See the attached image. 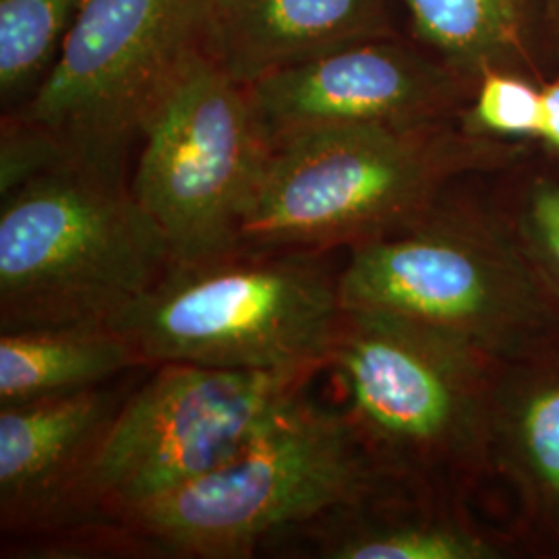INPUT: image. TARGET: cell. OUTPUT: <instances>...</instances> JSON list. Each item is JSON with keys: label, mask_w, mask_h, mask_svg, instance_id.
Returning a JSON list of instances; mask_svg holds the SVG:
<instances>
[{"label": "cell", "mask_w": 559, "mask_h": 559, "mask_svg": "<svg viewBox=\"0 0 559 559\" xmlns=\"http://www.w3.org/2000/svg\"><path fill=\"white\" fill-rule=\"evenodd\" d=\"M512 143L459 119L427 124H328L272 141L240 224V251L323 253L423 221L468 175L519 158Z\"/></svg>", "instance_id": "obj_1"}, {"label": "cell", "mask_w": 559, "mask_h": 559, "mask_svg": "<svg viewBox=\"0 0 559 559\" xmlns=\"http://www.w3.org/2000/svg\"><path fill=\"white\" fill-rule=\"evenodd\" d=\"M170 265L115 170L64 164L0 203V332L115 328Z\"/></svg>", "instance_id": "obj_2"}, {"label": "cell", "mask_w": 559, "mask_h": 559, "mask_svg": "<svg viewBox=\"0 0 559 559\" xmlns=\"http://www.w3.org/2000/svg\"><path fill=\"white\" fill-rule=\"evenodd\" d=\"M506 362L436 325L344 309L328 367L348 420L385 477L475 475L493 464Z\"/></svg>", "instance_id": "obj_3"}, {"label": "cell", "mask_w": 559, "mask_h": 559, "mask_svg": "<svg viewBox=\"0 0 559 559\" xmlns=\"http://www.w3.org/2000/svg\"><path fill=\"white\" fill-rule=\"evenodd\" d=\"M344 309H376L436 325L500 362L559 348V307L512 222L445 205L350 247L338 276Z\"/></svg>", "instance_id": "obj_4"}, {"label": "cell", "mask_w": 559, "mask_h": 559, "mask_svg": "<svg viewBox=\"0 0 559 559\" xmlns=\"http://www.w3.org/2000/svg\"><path fill=\"white\" fill-rule=\"evenodd\" d=\"M342 311L320 253L239 251L170 265L115 330L147 365L311 376L328 367Z\"/></svg>", "instance_id": "obj_5"}, {"label": "cell", "mask_w": 559, "mask_h": 559, "mask_svg": "<svg viewBox=\"0 0 559 559\" xmlns=\"http://www.w3.org/2000/svg\"><path fill=\"white\" fill-rule=\"evenodd\" d=\"M383 477L348 417L300 396L235 459L120 520L189 558H245L280 528L357 508Z\"/></svg>", "instance_id": "obj_6"}, {"label": "cell", "mask_w": 559, "mask_h": 559, "mask_svg": "<svg viewBox=\"0 0 559 559\" xmlns=\"http://www.w3.org/2000/svg\"><path fill=\"white\" fill-rule=\"evenodd\" d=\"M307 378L164 362L120 402L75 485L71 512L120 519L216 471L302 396Z\"/></svg>", "instance_id": "obj_7"}, {"label": "cell", "mask_w": 559, "mask_h": 559, "mask_svg": "<svg viewBox=\"0 0 559 559\" xmlns=\"http://www.w3.org/2000/svg\"><path fill=\"white\" fill-rule=\"evenodd\" d=\"M140 138L129 189L158 228L170 263L239 253L240 224L272 156L247 87L198 48L150 110Z\"/></svg>", "instance_id": "obj_8"}, {"label": "cell", "mask_w": 559, "mask_h": 559, "mask_svg": "<svg viewBox=\"0 0 559 559\" xmlns=\"http://www.w3.org/2000/svg\"><path fill=\"white\" fill-rule=\"evenodd\" d=\"M201 0H85L40 85L15 112L69 158L119 173L129 143L200 48Z\"/></svg>", "instance_id": "obj_9"}, {"label": "cell", "mask_w": 559, "mask_h": 559, "mask_svg": "<svg viewBox=\"0 0 559 559\" xmlns=\"http://www.w3.org/2000/svg\"><path fill=\"white\" fill-rule=\"evenodd\" d=\"M477 83L392 38L359 41L247 87L270 141L328 124L459 119Z\"/></svg>", "instance_id": "obj_10"}, {"label": "cell", "mask_w": 559, "mask_h": 559, "mask_svg": "<svg viewBox=\"0 0 559 559\" xmlns=\"http://www.w3.org/2000/svg\"><path fill=\"white\" fill-rule=\"evenodd\" d=\"M392 36L390 0H201L200 50L242 87Z\"/></svg>", "instance_id": "obj_11"}, {"label": "cell", "mask_w": 559, "mask_h": 559, "mask_svg": "<svg viewBox=\"0 0 559 559\" xmlns=\"http://www.w3.org/2000/svg\"><path fill=\"white\" fill-rule=\"evenodd\" d=\"M119 406L100 388L0 406L4 528L41 526L71 512L75 485Z\"/></svg>", "instance_id": "obj_12"}, {"label": "cell", "mask_w": 559, "mask_h": 559, "mask_svg": "<svg viewBox=\"0 0 559 559\" xmlns=\"http://www.w3.org/2000/svg\"><path fill=\"white\" fill-rule=\"evenodd\" d=\"M417 40L477 83L487 71L535 78L549 0H402Z\"/></svg>", "instance_id": "obj_13"}, {"label": "cell", "mask_w": 559, "mask_h": 559, "mask_svg": "<svg viewBox=\"0 0 559 559\" xmlns=\"http://www.w3.org/2000/svg\"><path fill=\"white\" fill-rule=\"evenodd\" d=\"M147 365L115 328H40L0 332V406L100 388Z\"/></svg>", "instance_id": "obj_14"}, {"label": "cell", "mask_w": 559, "mask_h": 559, "mask_svg": "<svg viewBox=\"0 0 559 559\" xmlns=\"http://www.w3.org/2000/svg\"><path fill=\"white\" fill-rule=\"evenodd\" d=\"M493 464L512 468L537 503L559 516V348L503 365Z\"/></svg>", "instance_id": "obj_15"}, {"label": "cell", "mask_w": 559, "mask_h": 559, "mask_svg": "<svg viewBox=\"0 0 559 559\" xmlns=\"http://www.w3.org/2000/svg\"><path fill=\"white\" fill-rule=\"evenodd\" d=\"M334 559H493L500 549L471 526L445 519L350 522L321 545Z\"/></svg>", "instance_id": "obj_16"}, {"label": "cell", "mask_w": 559, "mask_h": 559, "mask_svg": "<svg viewBox=\"0 0 559 559\" xmlns=\"http://www.w3.org/2000/svg\"><path fill=\"white\" fill-rule=\"evenodd\" d=\"M85 0H0V98L29 100Z\"/></svg>", "instance_id": "obj_17"}, {"label": "cell", "mask_w": 559, "mask_h": 559, "mask_svg": "<svg viewBox=\"0 0 559 559\" xmlns=\"http://www.w3.org/2000/svg\"><path fill=\"white\" fill-rule=\"evenodd\" d=\"M460 122L477 135L496 140L540 138L543 87L519 73L487 71L477 81Z\"/></svg>", "instance_id": "obj_18"}, {"label": "cell", "mask_w": 559, "mask_h": 559, "mask_svg": "<svg viewBox=\"0 0 559 559\" xmlns=\"http://www.w3.org/2000/svg\"><path fill=\"white\" fill-rule=\"evenodd\" d=\"M510 222L524 253L559 307V182L535 180Z\"/></svg>", "instance_id": "obj_19"}, {"label": "cell", "mask_w": 559, "mask_h": 559, "mask_svg": "<svg viewBox=\"0 0 559 559\" xmlns=\"http://www.w3.org/2000/svg\"><path fill=\"white\" fill-rule=\"evenodd\" d=\"M59 141L17 112L2 119L0 135V198L25 182L71 164Z\"/></svg>", "instance_id": "obj_20"}, {"label": "cell", "mask_w": 559, "mask_h": 559, "mask_svg": "<svg viewBox=\"0 0 559 559\" xmlns=\"http://www.w3.org/2000/svg\"><path fill=\"white\" fill-rule=\"evenodd\" d=\"M540 138L559 152V80L543 85V131Z\"/></svg>", "instance_id": "obj_21"}, {"label": "cell", "mask_w": 559, "mask_h": 559, "mask_svg": "<svg viewBox=\"0 0 559 559\" xmlns=\"http://www.w3.org/2000/svg\"><path fill=\"white\" fill-rule=\"evenodd\" d=\"M549 11H551V21L559 36V0H549Z\"/></svg>", "instance_id": "obj_22"}]
</instances>
